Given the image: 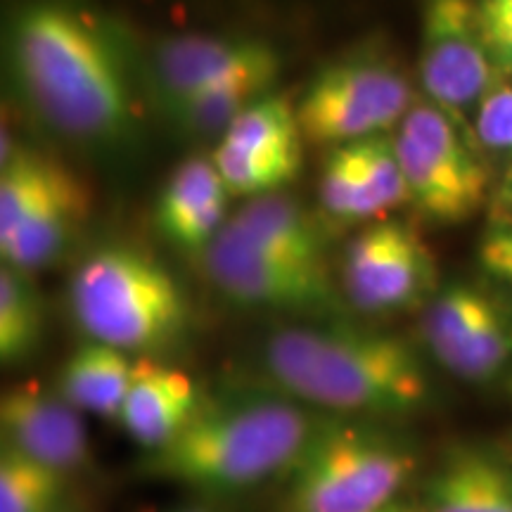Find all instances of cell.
<instances>
[{
    "label": "cell",
    "mask_w": 512,
    "mask_h": 512,
    "mask_svg": "<svg viewBox=\"0 0 512 512\" xmlns=\"http://www.w3.org/2000/svg\"><path fill=\"white\" fill-rule=\"evenodd\" d=\"M197 403L200 399L188 375L145 358L133 363L131 387L119 418L133 439L157 448L181 430Z\"/></svg>",
    "instance_id": "cell-13"
},
{
    "label": "cell",
    "mask_w": 512,
    "mask_h": 512,
    "mask_svg": "<svg viewBox=\"0 0 512 512\" xmlns=\"http://www.w3.org/2000/svg\"><path fill=\"white\" fill-rule=\"evenodd\" d=\"M354 147L363 164V171L368 176L370 188H373L377 202H380L384 211L411 200L406 176H403L399 162V152H396V143L392 138L370 136L356 140Z\"/></svg>",
    "instance_id": "cell-27"
},
{
    "label": "cell",
    "mask_w": 512,
    "mask_h": 512,
    "mask_svg": "<svg viewBox=\"0 0 512 512\" xmlns=\"http://www.w3.org/2000/svg\"><path fill=\"white\" fill-rule=\"evenodd\" d=\"M19 74L57 128L81 138H114L133 119L124 69L105 38L62 5H31L15 31Z\"/></svg>",
    "instance_id": "cell-3"
},
{
    "label": "cell",
    "mask_w": 512,
    "mask_h": 512,
    "mask_svg": "<svg viewBox=\"0 0 512 512\" xmlns=\"http://www.w3.org/2000/svg\"><path fill=\"white\" fill-rule=\"evenodd\" d=\"M342 283L349 302L366 313L406 309L434 285L430 249L403 221H382L347 247Z\"/></svg>",
    "instance_id": "cell-9"
},
{
    "label": "cell",
    "mask_w": 512,
    "mask_h": 512,
    "mask_svg": "<svg viewBox=\"0 0 512 512\" xmlns=\"http://www.w3.org/2000/svg\"><path fill=\"white\" fill-rule=\"evenodd\" d=\"M297 105L285 95H266L242 110L223 131L221 143L252 152L302 150Z\"/></svg>",
    "instance_id": "cell-21"
},
{
    "label": "cell",
    "mask_w": 512,
    "mask_h": 512,
    "mask_svg": "<svg viewBox=\"0 0 512 512\" xmlns=\"http://www.w3.org/2000/svg\"><path fill=\"white\" fill-rule=\"evenodd\" d=\"M221 197H228V188L214 159H188L178 166L176 174L166 183L162 197H159V228L164 230L166 238H171L197 211H202L214 200H221Z\"/></svg>",
    "instance_id": "cell-24"
},
{
    "label": "cell",
    "mask_w": 512,
    "mask_h": 512,
    "mask_svg": "<svg viewBox=\"0 0 512 512\" xmlns=\"http://www.w3.org/2000/svg\"><path fill=\"white\" fill-rule=\"evenodd\" d=\"M53 162L27 150H15L3 159L0 171V245L22 226L46 188Z\"/></svg>",
    "instance_id": "cell-26"
},
{
    "label": "cell",
    "mask_w": 512,
    "mask_h": 512,
    "mask_svg": "<svg viewBox=\"0 0 512 512\" xmlns=\"http://www.w3.org/2000/svg\"><path fill=\"white\" fill-rule=\"evenodd\" d=\"M72 309L95 342L162 349L188 325V299L157 259L133 247L95 249L72 280Z\"/></svg>",
    "instance_id": "cell-4"
},
{
    "label": "cell",
    "mask_w": 512,
    "mask_h": 512,
    "mask_svg": "<svg viewBox=\"0 0 512 512\" xmlns=\"http://www.w3.org/2000/svg\"><path fill=\"white\" fill-rule=\"evenodd\" d=\"M482 261L491 273L512 285V230H498L482 242Z\"/></svg>",
    "instance_id": "cell-30"
},
{
    "label": "cell",
    "mask_w": 512,
    "mask_h": 512,
    "mask_svg": "<svg viewBox=\"0 0 512 512\" xmlns=\"http://www.w3.org/2000/svg\"><path fill=\"white\" fill-rule=\"evenodd\" d=\"M230 223L240 230L242 238L259 249L299 261V264L325 266L323 233L316 221L306 214V209L290 197L275 195V192L254 197Z\"/></svg>",
    "instance_id": "cell-15"
},
{
    "label": "cell",
    "mask_w": 512,
    "mask_h": 512,
    "mask_svg": "<svg viewBox=\"0 0 512 512\" xmlns=\"http://www.w3.org/2000/svg\"><path fill=\"white\" fill-rule=\"evenodd\" d=\"M505 195H508V200H512V166L508 171V181H505Z\"/></svg>",
    "instance_id": "cell-32"
},
{
    "label": "cell",
    "mask_w": 512,
    "mask_h": 512,
    "mask_svg": "<svg viewBox=\"0 0 512 512\" xmlns=\"http://www.w3.org/2000/svg\"><path fill=\"white\" fill-rule=\"evenodd\" d=\"M320 200L337 219H373L382 214L373 188H370L354 143L339 145L330 152L320 176Z\"/></svg>",
    "instance_id": "cell-25"
},
{
    "label": "cell",
    "mask_w": 512,
    "mask_h": 512,
    "mask_svg": "<svg viewBox=\"0 0 512 512\" xmlns=\"http://www.w3.org/2000/svg\"><path fill=\"white\" fill-rule=\"evenodd\" d=\"M486 48L498 76H512V0H477Z\"/></svg>",
    "instance_id": "cell-29"
},
{
    "label": "cell",
    "mask_w": 512,
    "mask_h": 512,
    "mask_svg": "<svg viewBox=\"0 0 512 512\" xmlns=\"http://www.w3.org/2000/svg\"><path fill=\"white\" fill-rule=\"evenodd\" d=\"M266 368L285 394L339 413H408L427 399V377L401 337L347 325L280 330Z\"/></svg>",
    "instance_id": "cell-2"
},
{
    "label": "cell",
    "mask_w": 512,
    "mask_h": 512,
    "mask_svg": "<svg viewBox=\"0 0 512 512\" xmlns=\"http://www.w3.org/2000/svg\"><path fill=\"white\" fill-rule=\"evenodd\" d=\"M491 306L494 299L470 285H453L432 299L422 318V335L441 366L456 373Z\"/></svg>",
    "instance_id": "cell-18"
},
{
    "label": "cell",
    "mask_w": 512,
    "mask_h": 512,
    "mask_svg": "<svg viewBox=\"0 0 512 512\" xmlns=\"http://www.w3.org/2000/svg\"><path fill=\"white\" fill-rule=\"evenodd\" d=\"M88 211V192L67 166L53 162L48 183L17 233L0 245L3 261L22 271L53 264L81 228Z\"/></svg>",
    "instance_id": "cell-12"
},
{
    "label": "cell",
    "mask_w": 512,
    "mask_h": 512,
    "mask_svg": "<svg viewBox=\"0 0 512 512\" xmlns=\"http://www.w3.org/2000/svg\"><path fill=\"white\" fill-rule=\"evenodd\" d=\"M64 472L3 446L0 456V512H57Z\"/></svg>",
    "instance_id": "cell-23"
},
{
    "label": "cell",
    "mask_w": 512,
    "mask_h": 512,
    "mask_svg": "<svg viewBox=\"0 0 512 512\" xmlns=\"http://www.w3.org/2000/svg\"><path fill=\"white\" fill-rule=\"evenodd\" d=\"M133 366L110 344H86L69 358L60 375V394L76 408L114 418L131 387Z\"/></svg>",
    "instance_id": "cell-17"
},
{
    "label": "cell",
    "mask_w": 512,
    "mask_h": 512,
    "mask_svg": "<svg viewBox=\"0 0 512 512\" xmlns=\"http://www.w3.org/2000/svg\"><path fill=\"white\" fill-rule=\"evenodd\" d=\"M418 72L427 98L448 117L477 110L498 81L477 0H422Z\"/></svg>",
    "instance_id": "cell-7"
},
{
    "label": "cell",
    "mask_w": 512,
    "mask_h": 512,
    "mask_svg": "<svg viewBox=\"0 0 512 512\" xmlns=\"http://www.w3.org/2000/svg\"><path fill=\"white\" fill-rule=\"evenodd\" d=\"M309 88L375 110L389 124L406 117L413 107V93L406 76L394 64L375 57H349L330 64L311 81Z\"/></svg>",
    "instance_id": "cell-16"
},
{
    "label": "cell",
    "mask_w": 512,
    "mask_h": 512,
    "mask_svg": "<svg viewBox=\"0 0 512 512\" xmlns=\"http://www.w3.org/2000/svg\"><path fill=\"white\" fill-rule=\"evenodd\" d=\"M207 273L240 304L309 313L337 309L325 266L299 264L259 249L230 221L207 245Z\"/></svg>",
    "instance_id": "cell-8"
},
{
    "label": "cell",
    "mask_w": 512,
    "mask_h": 512,
    "mask_svg": "<svg viewBox=\"0 0 512 512\" xmlns=\"http://www.w3.org/2000/svg\"><path fill=\"white\" fill-rule=\"evenodd\" d=\"M415 453L392 434L356 422H320L292 467L290 512H373L392 503Z\"/></svg>",
    "instance_id": "cell-5"
},
{
    "label": "cell",
    "mask_w": 512,
    "mask_h": 512,
    "mask_svg": "<svg viewBox=\"0 0 512 512\" xmlns=\"http://www.w3.org/2000/svg\"><path fill=\"white\" fill-rule=\"evenodd\" d=\"M427 512H512V465L477 451L448 458L427 486Z\"/></svg>",
    "instance_id": "cell-14"
},
{
    "label": "cell",
    "mask_w": 512,
    "mask_h": 512,
    "mask_svg": "<svg viewBox=\"0 0 512 512\" xmlns=\"http://www.w3.org/2000/svg\"><path fill=\"white\" fill-rule=\"evenodd\" d=\"M280 67L268 69H252V72H242L223 79L214 86L204 88L188 95V98L178 100L171 105V112L176 114L178 121L192 131H226L233 124L242 110L256 100V95L266 93L271 83L278 76Z\"/></svg>",
    "instance_id": "cell-19"
},
{
    "label": "cell",
    "mask_w": 512,
    "mask_h": 512,
    "mask_svg": "<svg viewBox=\"0 0 512 512\" xmlns=\"http://www.w3.org/2000/svg\"><path fill=\"white\" fill-rule=\"evenodd\" d=\"M214 164L219 166L228 192L261 197L297 178L302 169V150L252 152L219 143Z\"/></svg>",
    "instance_id": "cell-22"
},
{
    "label": "cell",
    "mask_w": 512,
    "mask_h": 512,
    "mask_svg": "<svg viewBox=\"0 0 512 512\" xmlns=\"http://www.w3.org/2000/svg\"><path fill=\"white\" fill-rule=\"evenodd\" d=\"M320 422L271 394L200 401L174 437L150 448L147 472L197 489H247L292 470Z\"/></svg>",
    "instance_id": "cell-1"
},
{
    "label": "cell",
    "mask_w": 512,
    "mask_h": 512,
    "mask_svg": "<svg viewBox=\"0 0 512 512\" xmlns=\"http://www.w3.org/2000/svg\"><path fill=\"white\" fill-rule=\"evenodd\" d=\"M373 512H411V510H408L406 505H403V503H396V501H392V503L382 505V508H377V510H373Z\"/></svg>",
    "instance_id": "cell-31"
},
{
    "label": "cell",
    "mask_w": 512,
    "mask_h": 512,
    "mask_svg": "<svg viewBox=\"0 0 512 512\" xmlns=\"http://www.w3.org/2000/svg\"><path fill=\"white\" fill-rule=\"evenodd\" d=\"M43 335L41 294L22 268H0V358L17 363L38 347Z\"/></svg>",
    "instance_id": "cell-20"
},
{
    "label": "cell",
    "mask_w": 512,
    "mask_h": 512,
    "mask_svg": "<svg viewBox=\"0 0 512 512\" xmlns=\"http://www.w3.org/2000/svg\"><path fill=\"white\" fill-rule=\"evenodd\" d=\"M3 446L67 475L86 463V427L74 403L36 382L8 389L0 401Z\"/></svg>",
    "instance_id": "cell-10"
},
{
    "label": "cell",
    "mask_w": 512,
    "mask_h": 512,
    "mask_svg": "<svg viewBox=\"0 0 512 512\" xmlns=\"http://www.w3.org/2000/svg\"><path fill=\"white\" fill-rule=\"evenodd\" d=\"M157 64L169 105L235 74L280 67L278 55L266 43L207 36H183L164 43Z\"/></svg>",
    "instance_id": "cell-11"
},
{
    "label": "cell",
    "mask_w": 512,
    "mask_h": 512,
    "mask_svg": "<svg viewBox=\"0 0 512 512\" xmlns=\"http://www.w3.org/2000/svg\"><path fill=\"white\" fill-rule=\"evenodd\" d=\"M475 133L479 143L491 150L512 152V76L496 81L475 110Z\"/></svg>",
    "instance_id": "cell-28"
},
{
    "label": "cell",
    "mask_w": 512,
    "mask_h": 512,
    "mask_svg": "<svg viewBox=\"0 0 512 512\" xmlns=\"http://www.w3.org/2000/svg\"><path fill=\"white\" fill-rule=\"evenodd\" d=\"M411 200L434 221L458 223L484 204V164L460 136L456 119L432 102H420L401 119L394 138Z\"/></svg>",
    "instance_id": "cell-6"
}]
</instances>
